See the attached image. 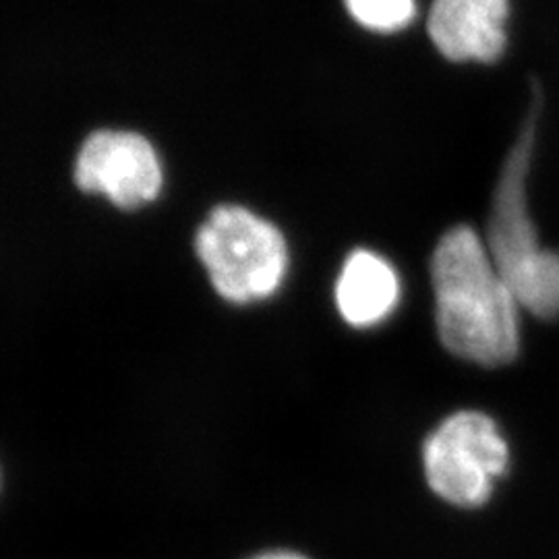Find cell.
Segmentation results:
<instances>
[{
    "mask_svg": "<svg viewBox=\"0 0 559 559\" xmlns=\"http://www.w3.org/2000/svg\"><path fill=\"white\" fill-rule=\"evenodd\" d=\"M508 17L510 0H433L427 34L443 59L489 64L506 52Z\"/></svg>",
    "mask_w": 559,
    "mask_h": 559,
    "instance_id": "8992f818",
    "label": "cell"
},
{
    "mask_svg": "<svg viewBox=\"0 0 559 559\" xmlns=\"http://www.w3.org/2000/svg\"><path fill=\"white\" fill-rule=\"evenodd\" d=\"M251 559H307L299 556V554H293V551H270V554H261Z\"/></svg>",
    "mask_w": 559,
    "mask_h": 559,
    "instance_id": "9c48e42d",
    "label": "cell"
},
{
    "mask_svg": "<svg viewBox=\"0 0 559 559\" xmlns=\"http://www.w3.org/2000/svg\"><path fill=\"white\" fill-rule=\"evenodd\" d=\"M429 272L448 353L480 367H501L519 357L522 307L485 237L468 224L452 226L438 240Z\"/></svg>",
    "mask_w": 559,
    "mask_h": 559,
    "instance_id": "6da1fadb",
    "label": "cell"
},
{
    "mask_svg": "<svg viewBox=\"0 0 559 559\" xmlns=\"http://www.w3.org/2000/svg\"><path fill=\"white\" fill-rule=\"evenodd\" d=\"M73 179L83 193L102 195L119 210H138L160 198L164 166L147 138L100 129L81 143Z\"/></svg>",
    "mask_w": 559,
    "mask_h": 559,
    "instance_id": "5b68a950",
    "label": "cell"
},
{
    "mask_svg": "<svg viewBox=\"0 0 559 559\" xmlns=\"http://www.w3.org/2000/svg\"><path fill=\"white\" fill-rule=\"evenodd\" d=\"M402 284L396 267L371 249H355L342 263L334 299L342 320L353 328H373L399 307Z\"/></svg>",
    "mask_w": 559,
    "mask_h": 559,
    "instance_id": "52a82bcc",
    "label": "cell"
},
{
    "mask_svg": "<svg viewBox=\"0 0 559 559\" xmlns=\"http://www.w3.org/2000/svg\"><path fill=\"white\" fill-rule=\"evenodd\" d=\"M508 443L483 413L464 411L441 423L423 448L425 477L441 500L477 508L508 466Z\"/></svg>",
    "mask_w": 559,
    "mask_h": 559,
    "instance_id": "277c9868",
    "label": "cell"
},
{
    "mask_svg": "<svg viewBox=\"0 0 559 559\" xmlns=\"http://www.w3.org/2000/svg\"><path fill=\"white\" fill-rule=\"evenodd\" d=\"M350 20L371 34H399L417 20V0H344Z\"/></svg>",
    "mask_w": 559,
    "mask_h": 559,
    "instance_id": "ba28073f",
    "label": "cell"
},
{
    "mask_svg": "<svg viewBox=\"0 0 559 559\" xmlns=\"http://www.w3.org/2000/svg\"><path fill=\"white\" fill-rule=\"evenodd\" d=\"M195 253L214 290L235 305L272 299L290 265L278 226L237 203L207 214L195 235Z\"/></svg>",
    "mask_w": 559,
    "mask_h": 559,
    "instance_id": "3957f363",
    "label": "cell"
},
{
    "mask_svg": "<svg viewBox=\"0 0 559 559\" xmlns=\"http://www.w3.org/2000/svg\"><path fill=\"white\" fill-rule=\"evenodd\" d=\"M540 90L533 87L528 115L508 150L493 189L487 247L522 311L543 321L559 320V249L540 240L528 205V175L539 138Z\"/></svg>",
    "mask_w": 559,
    "mask_h": 559,
    "instance_id": "7a4b0ae2",
    "label": "cell"
}]
</instances>
